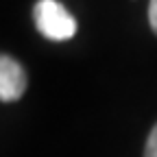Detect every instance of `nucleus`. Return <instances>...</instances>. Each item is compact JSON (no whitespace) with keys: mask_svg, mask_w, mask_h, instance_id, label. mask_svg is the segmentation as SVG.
Segmentation results:
<instances>
[{"mask_svg":"<svg viewBox=\"0 0 157 157\" xmlns=\"http://www.w3.org/2000/svg\"><path fill=\"white\" fill-rule=\"evenodd\" d=\"M33 20L37 31L50 42H66L76 33V20L57 0H39L33 7Z\"/></svg>","mask_w":157,"mask_h":157,"instance_id":"obj_1","label":"nucleus"},{"mask_svg":"<svg viewBox=\"0 0 157 157\" xmlns=\"http://www.w3.org/2000/svg\"><path fill=\"white\" fill-rule=\"evenodd\" d=\"M26 85H29V76L22 63L9 55H0V101L13 103L17 98H22Z\"/></svg>","mask_w":157,"mask_h":157,"instance_id":"obj_2","label":"nucleus"},{"mask_svg":"<svg viewBox=\"0 0 157 157\" xmlns=\"http://www.w3.org/2000/svg\"><path fill=\"white\" fill-rule=\"evenodd\" d=\"M144 157H157V124H155L153 131L148 133L146 148H144Z\"/></svg>","mask_w":157,"mask_h":157,"instance_id":"obj_3","label":"nucleus"},{"mask_svg":"<svg viewBox=\"0 0 157 157\" xmlns=\"http://www.w3.org/2000/svg\"><path fill=\"white\" fill-rule=\"evenodd\" d=\"M148 24H151L153 33L157 35V0H151L148 2Z\"/></svg>","mask_w":157,"mask_h":157,"instance_id":"obj_4","label":"nucleus"}]
</instances>
